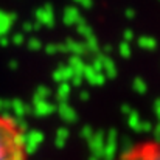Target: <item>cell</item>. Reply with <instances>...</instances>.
<instances>
[{
    "instance_id": "cell-1",
    "label": "cell",
    "mask_w": 160,
    "mask_h": 160,
    "mask_svg": "<svg viewBox=\"0 0 160 160\" xmlns=\"http://www.w3.org/2000/svg\"><path fill=\"white\" fill-rule=\"evenodd\" d=\"M0 160H30V140L23 124L0 112Z\"/></svg>"
},
{
    "instance_id": "cell-2",
    "label": "cell",
    "mask_w": 160,
    "mask_h": 160,
    "mask_svg": "<svg viewBox=\"0 0 160 160\" xmlns=\"http://www.w3.org/2000/svg\"><path fill=\"white\" fill-rule=\"evenodd\" d=\"M115 160H160V140L143 138L129 145Z\"/></svg>"
}]
</instances>
